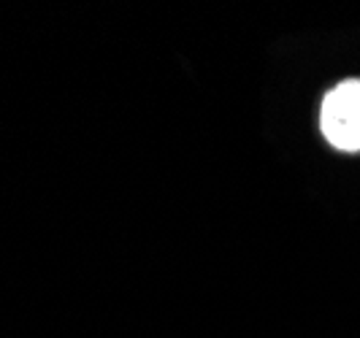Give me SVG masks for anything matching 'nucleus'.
I'll list each match as a JSON object with an SVG mask.
<instances>
[{"instance_id": "1", "label": "nucleus", "mask_w": 360, "mask_h": 338, "mask_svg": "<svg viewBox=\"0 0 360 338\" xmlns=\"http://www.w3.org/2000/svg\"><path fill=\"white\" fill-rule=\"evenodd\" d=\"M320 130L339 152H360V79H344L323 98Z\"/></svg>"}]
</instances>
